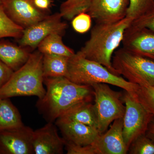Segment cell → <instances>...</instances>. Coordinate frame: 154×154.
Here are the masks:
<instances>
[{"label":"cell","instance_id":"cell-6","mask_svg":"<svg viewBox=\"0 0 154 154\" xmlns=\"http://www.w3.org/2000/svg\"><path fill=\"white\" fill-rule=\"evenodd\" d=\"M91 87L94 92L97 129L102 134L114 120L124 116L125 107L123 93L113 91L106 84H96Z\"/></svg>","mask_w":154,"mask_h":154},{"label":"cell","instance_id":"cell-21","mask_svg":"<svg viewBox=\"0 0 154 154\" xmlns=\"http://www.w3.org/2000/svg\"><path fill=\"white\" fill-rule=\"evenodd\" d=\"M91 0H66L62 3L60 13L62 18L72 20L82 13H88Z\"/></svg>","mask_w":154,"mask_h":154},{"label":"cell","instance_id":"cell-23","mask_svg":"<svg viewBox=\"0 0 154 154\" xmlns=\"http://www.w3.org/2000/svg\"><path fill=\"white\" fill-rule=\"evenodd\" d=\"M135 94L142 104L154 116V86L147 84L138 85Z\"/></svg>","mask_w":154,"mask_h":154},{"label":"cell","instance_id":"cell-32","mask_svg":"<svg viewBox=\"0 0 154 154\" xmlns=\"http://www.w3.org/2000/svg\"></svg>","mask_w":154,"mask_h":154},{"label":"cell","instance_id":"cell-29","mask_svg":"<svg viewBox=\"0 0 154 154\" xmlns=\"http://www.w3.org/2000/svg\"><path fill=\"white\" fill-rule=\"evenodd\" d=\"M34 3L38 8L47 11L51 6V0H34Z\"/></svg>","mask_w":154,"mask_h":154},{"label":"cell","instance_id":"cell-3","mask_svg":"<svg viewBox=\"0 0 154 154\" xmlns=\"http://www.w3.org/2000/svg\"><path fill=\"white\" fill-rule=\"evenodd\" d=\"M43 55L38 51L31 53L25 64L14 71L8 82L0 89V98L36 96L42 99L46 93L43 86Z\"/></svg>","mask_w":154,"mask_h":154},{"label":"cell","instance_id":"cell-24","mask_svg":"<svg viewBox=\"0 0 154 154\" xmlns=\"http://www.w3.org/2000/svg\"><path fill=\"white\" fill-rule=\"evenodd\" d=\"M128 152L131 154H154V141L146 134L133 142Z\"/></svg>","mask_w":154,"mask_h":154},{"label":"cell","instance_id":"cell-11","mask_svg":"<svg viewBox=\"0 0 154 154\" xmlns=\"http://www.w3.org/2000/svg\"><path fill=\"white\" fill-rule=\"evenodd\" d=\"M55 122L66 143L77 146L89 145L100 134L96 128L68 119L59 117Z\"/></svg>","mask_w":154,"mask_h":154},{"label":"cell","instance_id":"cell-7","mask_svg":"<svg viewBox=\"0 0 154 154\" xmlns=\"http://www.w3.org/2000/svg\"><path fill=\"white\" fill-rule=\"evenodd\" d=\"M124 91L123 100L125 109L123 117L122 133L128 151L133 142L146 134L154 116L140 102L135 93Z\"/></svg>","mask_w":154,"mask_h":154},{"label":"cell","instance_id":"cell-9","mask_svg":"<svg viewBox=\"0 0 154 154\" xmlns=\"http://www.w3.org/2000/svg\"><path fill=\"white\" fill-rule=\"evenodd\" d=\"M2 5L8 17L24 29L48 15L36 7L34 0H4Z\"/></svg>","mask_w":154,"mask_h":154},{"label":"cell","instance_id":"cell-16","mask_svg":"<svg viewBox=\"0 0 154 154\" xmlns=\"http://www.w3.org/2000/svg\"><path fill=\"white\" fill-rule=\"evenodd\" d=\"M30 53L28 48L8 40H0V60L14 72L25 64Z\"/></svg>","mask_w":154,"mask_h":154},{"label":"cell","instance_id":"cell-20","mask_svg":"<svg viewBox=\"0 0 154 154\" xmlns=\"http://www.w3.org/2000/svg\"><path fill=\"white\" fill-rule=\"evenodd\" d=\"M38 51L42 54H51L71 57L75 52L67 47L62 40V35L54 33L48 36L38 44Z\"/></svg>","mask_w":154,"mask_h":154},{"label":"cell","instance_id":"cell-22","mask_svg":"<svg viewBox=\"0 0 154 154\" xmlns=\"http://www.w3.org/2000/svg\"><path fill=\"white\" fill-rule=\"evenodd\" d=\"M24 30L8 17L2 5L0 6V39L11 37L19 39L22 36Z\"/></svg>","mask_w":154,"mask_h":154},{"label":"cell","instance_id":"cell-2","mask_svg":"<svg viewBox=\"0 0 154 154\" xmlns=\"http://www.w3.org/2000/svg\"><path fill=\"white\" fill-rule=\"evenodd\" d=\"M133 21L125 17L114 23H96L90 38L79 51L86 58L101 64L116 74L112 66V58Z\"/></svg>","mask_w":154,"mask_h":154},{"label":"cell","instance_id":"cell-27","mask_svg":"<svg viewBox=\"0 0 154 154\" xmlns=\"http://www.w3.org/2000/svg\"><path fill=\"white\" fill-rule=\"evenodd\" d=\"M130 25L136 28H148L154 31V4L145 13L134 20Z\"/></svg>","mask_w":154,"mask_h":154},{"label":"cell","instance_id":"cell-4","mask_svg":"<svg viewBox=\"0 0 154 154\" xmlns=\"http://www.w3.org/2000/svg\"><path fill=\"white\" fill-rule=\"evenodd\" d=\"M68 79L78 85L91 86L102 83L112 85L129 93H135L138 87L113 73L101 64L86 58L80 51L69 58Z\"/></svg>","mask_w":154,"mask_h":154},{"label":"cell","instance_id":"cell-13","mask_svg":"<svg viewBox=\"0 0 154 154\" xmlns=\"http://www.w3.org/2000/svg\"><path fill=\"white\" fill-rule=\"evenodd\" d=\"M123 118L114 120L110 128L99 135L91 144L95 154H126L128 150L123 138Z\"/></svg>","mask_w":154,"mask_h":154},{"label":"cell","instance_id":"cell-30","mask_svg":"<svg viewBox=\"0 0 154 154\" xmlns=\"http://www.w3.org/2000/svg\"><path fill=\"white\" fill-rule=\"evenodd\" d=\"M146 134L150 138L154 141V116L150 123L149 124Z\"/></svg>","mask_w":154,"mask_h":154},{"label":"cell","instance_id":"cell-25","mask_svg":"<svg viewBox=\"0 0 154 154\" xmlns=\"http://www.w3.org/2000/svg\"><path fill=\"white\" fill-rule=\"evenodd\" d=\"M126 17L134 20L153 5L154 0H129Z\"/></svg>","mask_w":154,"mask_h":154},{"label":"cell","instance_id":"cell-19","mask_svg":"<svg viewBox=\"0 0 154 154\" xmlns=\"http://www.w3.org/2000/svg\"><path fill=\"white\" fill-rule=\"evenodd\" d=\"M24 125L18 109L9 98H0V131Z\"/></svg>","mask_w":154,"mask_h":154},{"label":"cell","instance_id":"cell-28","mask_svg":"<svg viewBox=\"0 0 154 154\" xmlns=\"http://www.w3.org/2000/svg\"><path fill=\"white\" fill-rule=\"evenodd\" d=\"M14 71L0 60V89L8 82Z\"/></svg>","mask_w":154,"mask_h":154},{"label":"cell","instance_id":"cell-14","mask_svg":"<svg viewBox=\"0 0 154 154\" xmlns=\"http://www.w3.org/2000/svg\"><path fill=\"white\" fill-rule=\"evenodd\" d=\"M129 0H91L88 13L96 23L118 22L126 16Z\"/></svg>","mask_w":154,"mask_h":154},{"label":"cell","instance_id":"cell-26","mask_svg":"<svg viewBox=\"0 0 154 154\" xmlns=\"http://www.w3.org/2000/svg\"><path fill=\"white\" fill-rule=\"evenodd\" d=\"M72 25L75 32L79 33H87L92 25V18L88 13L78 14L72 20Z\"/></svg>","mask_w":154,"mask_h":154},{"label":"cell","instance_id":"cell-10","mask_svg":"<svg viewBox=\"0 0 154 154\" xmlns=\"http://www.w3.org/2000/svg\"><path fill=\"white\" fill-rule=\"evenodd\" d=\"M33 130L23 126L0 131V154H33Z\"/></svg>","mask_w":154,"mask_h":154},{"label":"cell","instance_id":"cell-12","mask_svg":"<svg viewBox=\"0 0 154 154\" xmlns=\"http://www.w3.org/2000/svg\"><path fill=\"white\" fill-rule=\"evenodd\" d=\"M123 47L131 52L154 61V31L130 25L125 32Z\"/></svg>","mask_w":154,"mask_h":154},{"label":"cell","instance_id":"cell-8","mask_svg":"<svg viewBox=\"0 0 154 154\" xmlns=\"http://www.w3.org/2000/svg\"><path fill=\"white\" fill-rule=\"evenodd\" d=\"M60 13L48 15L44 19L36 22L23 31L19 43L23 47L33 49L44 38L52 33L63 35L67 28V24L61 20Z\"/></svg>","mask_w":154,"mask_h":154},{"label":"cell","instance_id":"cell-1","mask_svg":"<svg viewBox=\"0 0 154 154\" xmlns=\"http://www.w3.org/2000/svg\"><path fill=\"white\" fill-rule=\"evenodd\" d=\"M46 93L38 99V112L47 122H54L70 107L79 102L94 100L91 86L73 82L66 77L44 78Z\"/></svg>","mask_w":154,"mask_h":154},{"label":"cell","instance_id":"cell-15","mask_svg":"<svg viewBox=\"0 0 154 154\" xmlns=\"http://www.w3.org/2000/svg\"><path fill=\"white\" fill-rule=\"evenodd\" d=\"M65 144L63 138L59 135L54 122H48L43 127L33 131L34 154H62Z\"/></svg>","mask_w":154,"mask_h":154},{"label":"cell","instance_id":"cell-17","mask_svg":"<svg viewBox=\"0 0 154 154\" xmlns=\"http://www.w3.org/2000/svg\"><path fill=\"white\" fill-rule=\"evenodd\" d=\"M60 117L94 127L97 129L96 113L92 101H82L76 103Z\"/></svg>","mask_w":154,"mask_h":154},{"label":"cell","instance_id":"cell-31","mask_svg":"<svg viewBox=\"0 0 154 154\" xmlns=\"http://www.w3.org/2000/svg\"><path fill=\"white\" fill-rule=\"evenodd\" d=\"M4 1V0H0V6L2 5Z\"/></svg>","mask_w":154,"mask_h":154},{"label":"cell","instance_id":"cell-5","mask_svg":"<svg viewBox=\"0 0 154 154\" xmlns=\"http://www.w3.org/2000/svg\"><path fill=\"white\" fill-rule=\"evenodd\" d=\"M112 64L116 74L130 82L154 86V61L122 47L114 52Z\"/></svg>","mask_w":154,"mask_h":154},{"label":"cell","instance_id":"cell-18","mask_svg":"<svg viewBox=\"0 0 154 154\" xmlns=\"http://www.w3.org/2000/svg\"><path fill=\"white\" fill-rule=\"evenodd\" d=\"M69 57L55 54H43L42 67L44 78L66 77L68 79Z\"/></svg>","mask_w":154,"mask_h":154}]
</instances>
